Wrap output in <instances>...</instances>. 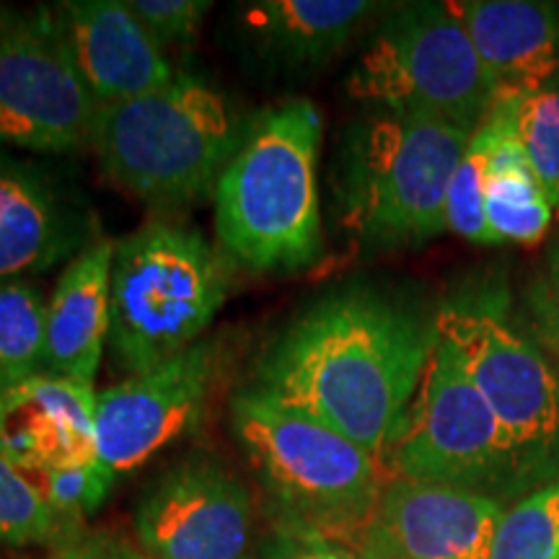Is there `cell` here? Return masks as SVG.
<instances>
[{
    "mask_svg": "<svg viewBox=\"0 0 559 559\" xmlns=\"http://www.w3.org/2000/svg\"><path fill=\"white\" fill-rule=\"evenodd\" d=\"M436 342V313L415 300L340 285L264 342L249 386L330 425L383 466Z\"/></svg>",
    "mask_w": 559,
    "mask_h": 559,
    "instance_id": "6da1fadb",
    "label": "cell"
},
{
    "mask_svg": "<svg viewBox=\"0 0 559 559\" xmlns=\"http://www.w3.org/2000/svg\"><path fill=\"white\" fill-rule=\"evenodd\" d=\"M321 115L288 99L251 115L213 192L223 254L251 272H298L321 254Z\"/></svg>",
    "mask_w": 559,
    "mask_h": 559,
    "instance_id": "7a4b0ae2",
    "label": "cell"
},
{
    "mask_svg": "<svg viewBox=\"0 0 559 559\" xmlns=\"http://www.w3.org/2000/svg\"><path fill=\"white\" fill-rule=\"evenodd\" d=\"M251 115L190 73L138 99L102 107L91 151L107 177L156 210L213 198Z\"/></svg>",
    "mask_w": 559,
    "mask_h": 559,
    "instance_id": "3957f363",
    "label": "cell"
},
{
    "mask_svg": "<svg viewBox=\"0 0 559 559\" xmlns=\"http://www.w3.org/2000/svg\"><path fill=\"white\" fill-rule=\"evenodd\" d=\"M472 132L370 111L342 132L332 185L340 221L368 249H404L449 230L445 200Z\"/></svg>",
    "mask_w": 559,
    "mask_h": 559,
    "instance_id": "277c9868",
    "label": "cell"
},
{
    "mask_svg": "<svg viewBox=\"0 0 559 559\" xmlns=\"http://www.w3.org/2000/svg\"><path fill=\"white\" fill-rule=\"evenodd\" d=\"M230 430L264 487L272 521L345 539L360 536L386 485L379 459L251 386L230 400Z\"/></svg>",
    "mask_w": 559,
    "mask_h": 559,
    "instance_id": "5b68a950",
    "label": "cell"
},
{
    "mask_svg": "<svg viewBox=\"0 0 559 559\" xmlns=\"http://www.w3.org/2000/svg\"><path fill=\"white\" fill-rule=\"evenodd\" d=\"M223 254L198 228L156 218L115 243L109 355L138 376L202 340L228 298Z\"/></svg>",
    "mask_w": 559,
    "mask_h": 559,
    "instance_id": "8992f818",
    "label": "cell"
},
{
    "mask_svg": "<svg viewBox=\"0 0 559 559\" xmlns=\"http://www.w3.org/2000/svg\"><path fill=\"white\" fill-rule=\"evenodd\" d=\"M347 91L379 111L474 132L495 107L469 34L449 3L386 5Z\"/></svg>",
    "mask_w": 559,
    "mask_h": 559,
    "instance_id": "52a82bcc",
    "label": "cell"
},
{
    "mask_svg": "<svg viewBox=\"0 0 559 559\" xmlns=\"http://www.w3.org/2000/svg\"><path fill=\"white\" fill-rule=\"evenodd\" d=\"M436 319L506 432L523 498L557 485L559 373L551 362L508 324L492 296L445 300Z\"/></svg>",
    "mask_w": 559,
    "mask_h": 559,
    "instance_id": "ba28073f",
    "label": "cell"
},
{
    "mask_svg": "<svg viewBox=\"0 0 559 559\" xmlns=\"http://www.w3.org/2000/svg\"><path fill=\"white\" fill-rule=\"evenodd\" d=\"M383 466L400 479L469 489L506 506L523 498L506 432L440 332Z\"/></svg>",
    "mask_w": 559,
    "mask_h": 559,
    "instance_id": "9c48e42d",
    "label": "cell"
},
{
    "mask_svg": "<svg viewBox=\"0 0 559 559\" xmlns=\"http://www.w3.org/2000/svg\"><path fill=\"white\" fill-rule=\"evenodd\" d=\"M99 107L55 32L50 9L0 5V148L79 153L94 145Z\"/></svg>",
    "mask_w": 559,
    "mask_h": 559,
    "instance_id": "30bf717a",
    "label": "cell"
},
{
    "mask_svg": "<svg viewBox=\"0 0 559 559\" xmlns=\"http://www.w3.org/2000/svg\"><path fill=\"white\" fill-rule=\"evenodd\" d=\"M223 366V340L202 337L160 366L96 391L99 461L120 474L200 428Z\"/></svg>",
    "mask_w": 559,
    "mask_h": 559,
    "instance_id": "8fae6325",
    "label": "cell"
},
{
    "mask_svg": "<svg viewBox=\"0 0 559 559\" xmlns=\"http://www.w3.org/2000/svg\"><path fill=\"white\" fill-rule=\"evenodd\" d=\"M135 534L151 559H254V500L221 461L192 456L143 495Z\"/></svg>",
    "mask_w": 559,
    "mask_h": 559,
    "instance_id": "7c38bea8",
    "label": "cell"
},
{
    "mask_svg": "<svg viewBox=\"0 0 559 559\" xmlns=\"http://www.w3.org/2000/svg\"><path fill=\"white\" fill-rule=\"evenodd\" d=\"M96 234L94 207L73 181L0 148V283L73 262L99 241Z\"/></svg>",
    "mask_w": 559,
    "mask_h": 559,
    "instance_id": "4fadbf2b",
    "label": "cell"
},
{
    "mask_svg": "<svg viewBox=\"0 0 559 559\" xmlns=\"http://www.w3.org/2000/svg\"><path fill=\"white\" fill-rule=\"evenodd\" d=\"M506 502L391 477L358 542L370 559H489Z\"/></svg>",
    "mask_w": 559,
    "mask_h": 559,
    "instance_id": "5bb4252c",
    "label": "cell"
},
{
    "mask_svg": "<svg viewBox=\"0 0 559 559\" xmlns=\"http://www.w3.org/2000/svg\"><path fill=\"white\" fill-rule=\"evenodd\" d=\"M47 9L83 88L99 109L164 88L177 75L169 55L124 0H66Z\"/></svg>",
    "mask_w": 559,
    "mask_h": 559,
    "instance_id": "9a60e30c",
    "label": "cell"
},
{
    "mask_svg": "<svg viewBox=\"0 0 559 559\" xmlns=\"http://www.w3.org/2000/svg\"><path fill=\"white\" fill-rule=\"evenodd\" d=\"M495 104L559 88V9L534 0H456Z\"/></svg>",
    "mask_w": 559,
    "mask_h": 559,
    "instance_id": "2e32d148",
    "label": "cell"
},
{
    "mask_svg": "<svg viewBox=\"0 0 559 559\" xmlns=\"http://www.w3.org/2000/svg\"><path fill=\"white\" fill-rule=\"evenodd\" d=\"M0 456L24 474L99 459L94 386L39 373L0 391Z\"/></svg>",
    "mask_w": 559,
    "mask_h": 559,
    "instance_id": "e0dca14e",
    "label": "cell"
},
{
    "mask_svg": "<svg viewBox=\"0 0 559 559\" xmlns=\"http://www.w3.org/2000/svg\"><path fill=\"white\" fill-rule=\"evenodd\" d=\"M383 9L368 0H254L234 5V32L264 68L306 73L345 52Z\"/></svg>",
    "mask_w": 559,
    "mask_h": 559,
    "instance_id": "ac0fdd59",
    "label": "cell"
},
{
    "mask_svg": "<svg viewBox=\"0 0 559 559\" xmlns=\"http://www.w3.org/2000/svg\"><path fill=\"white\" fill-rule=\"evenodd\" d=\"M115 241L99 239L66 264L47 300L45 373L94 386L109 349V277Z\"/></svg>",
    "mask_w": 559,
    "mask_h": 559,
    "instance_id": "d6986e66",
    "label": "cell"
},
{
    "mask_svg": "<svg viewBox=\"0 0 559 559\" xmlns=\"http://www.w3.org/2000/svg\"><path fill=\"white\" fill-rule=\"evenodd\" d=\"M485 124L489 128L485 221L492 247L536 243L549 230L555 210L515 138L506 104H495Z\"/></svg>",
    "mask_w": 559,
    "mask_h": 559,
    "instance_id": "ffe728a7",
    "label": "cell"
},
{
    "mask_svg": "<svg viewBox=\"0 0 559 559\" xmlns=\"http://www.w3.org/2000/svg\"><path fill=\"white\" fill-rule=\"evenodd\" d=\"M47 300L29 280L0 283V391L45 373Z\"/></svg>",
    "mask_w": 559,
    "mask_h": 559,
    "instance_id": "44dd1931",
    "label": "cell"
},
{
    "mask_svg": "<svg viewBox=\"0 0 559 559\" xmlns=\"http://www.w3.org/2000/svg\"><path fill=\"white\" fill-rule=\"evenodd\" d=\"M81 526L83 523L62 521L34 481L0 456V547L47 544L52 549Z\"/></svg>",
    "mask_w": 559,
    "mask_h": 559,
    "instance_id": "7402d4cb",
    "label": "cell"
},
{
    "mask_svg": "<svg viewBox=\"0 0 559 559\" xmlns=\"http://www.w3.org/2000/svg\"><path fill=\"white\" fill-rule=\"evenodd\" d=\"M489 559H559V481L506 508Z\"/></svg>",
    "mask_w": 559,
    "mask_h": 559,
    "instance_id": "603a6c76",
    "label": "cell"
},
{
    "mask_svg": "<svg viewBox=\"0 0 559 559\" xmlns=\"http://www.w3.org/2000/svg\"><path fill=\"white\" fill-rule=\"evenodd\" d=\"M506 107L531 169L551 210L559 213V88L510 102Z\"/></svg>",
    "mask_w": 559,
    "mask_h": 559,
    "instance_id": "cb8c5ba5",
    "label": "cell"
},
{
    "mask_svg": "<svg viewBox=\"0 0 559 559\" xmlns=\"http://www.w3.org/2000/svg\"><path fill=\"white\" fill-rule=\"evenodd\" d=\"M489 153V128L485 122L472 132L469 145L453 171L449 200H445V223L449 230L464 241L492 247L485 221V177Z\"/></svg>",
    "mask_w": 559,
    "mask_h": 559,
    "instance_id": "d4e9b609",
    "label": "cell"
},
{
    "mask_svg": "<svg viewBox=\"0 0 559 559\" xmlns=\"http://www.w3.org/2000/svg\"><path fill=\"white\" fill-rule=\"evenodd\" d=\"M26 477L34 481L47 506L68 523H83L86 515L99 510L117 479L99 459L52 466V469L26 474Z\"/></svg>",
    "mask_w": 559,
    "mask_h": 559,
    "instance_id": "484cf974",
    "label": "cell"
},
{
    "mask_svg": "<svg viewBox=\"0 0 559 559\" xmlns=\"http://www.w3.org/2000/svg\"><path fill=\"white\" fill-rule=\"evenodd\" d=\"M254 559H370L360 547L358 536L321 534V531L288 526V523L272 521L262 542H257Z\"/></svg>",
    "mask_w": 559,
    "mask_h": 559,
    "instance_id": "4316f807",
    "label": "cell"
},
{
    "mask_svg": "<svg viewBox=\"0 0 559 559\" xmlns=\"http://www.w3.org/2000/svg\"><path fill=\"white\" fill-rule=\"evenodd\" d=\"M140 24L164 50L198 37L202 19L213 9L207 0H124Z\"/></svg>",
    "mask_w": 559,
    "mask_h": 559,
    "instance_id": "83f0119b",
    "label": "cell"
},
{
    "mask_svg": "<svg viewBox=\"0 0 559 559\" xmlns=\"http://www.w3.org/2000/svg\"><path fill=\"white\" fill-rule=\"evenodd\" d=\"M52 559H151L122 536L109 531L75 528L52 547Z\"/></svg>",
    "mask_w": 559,
    "mask_h": 559,
    "instance_id": "f1b7e54d",
    "label": "cell"
},
{
    "mask_svg": "<svg viewBox=\"0 0 559 559\" xmlns=\"http://www.w3.org/2000/svg\"><path fill=\"white\" fill-rule=\"evenodd\" d=\"M531 309L539 337L559 358V241L549 251V262L544 275L536 280L531 293Z\"/></svg>",
    "mask_w": 559,
    "mask_h": 559,
    "instance_id": "f546056e",
    "label": "cell"
}]
</instances>
